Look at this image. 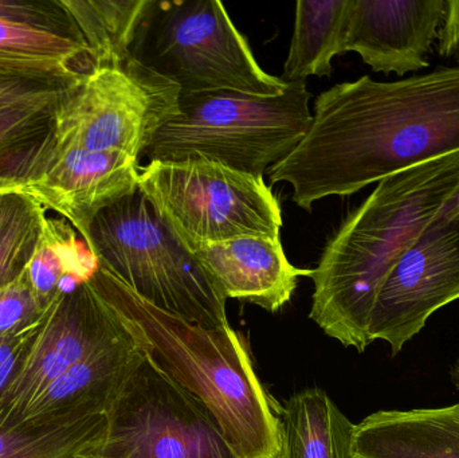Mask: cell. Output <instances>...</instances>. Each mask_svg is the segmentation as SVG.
I'll return each mask as SVG.
<instances>
[{
  "mask_svg": "<svg viewBox=\"0 0 459 458\" xmlns=\"http://www.w3.org/2000/svg\"><path fill=\"white\" fill-rule=\"evenodd\" d=\"M459 152V65L394 82L368 75L318 94L301 142L269 169L312 210L372 183Z\"/></svg>",
  "mask_w": 459,
  "mask_h": 458,
  "instance_id": "cell-1",
  "label": "cell"
},
{
  "mask_svg": "<svg viewBox=\"0 0 459 458\" xmlns=\"http://www.w3.org/2000/svg\"><path fill=\"white\" fill-rule=\"evenodd\" d=\"M459 201V152L377 183L333 234L313 269L310 319L342 346L366 351L369 317L399 258Z\"/></svg>",
  "mask_w": 459,
  "mask_h": 458,
  "instance_id": "cell-2",
  "label": "cell"
},
{
  "mask_svg": "<svg viewBox=\"0 0 459 458\" xmlns=\"http://www.w3.org/2000/svg\"><path fill=\"white\" fill-rule=\"evenodd\" d=\"M89 282L151 363L209 409L238 457H278L280 417L239 333L161 311L100 265Z\"/></svg>",
  "mask_w": 459,
  "mask_h": 458,
  "instance_id": "cell-3",
  "label": "cell"
},
{
  "mask_svg": "<svg viewBox=\"0 0 459 458\" xmlns=\"http://www.w3.org/2000/svg\"><path fill=\"white\" fill-rule=\"evenodd\" d=\"M310 97L307 81H291L274 97L180 91L179 115L159 129L142 156L148 161L206 159L264 177L309 129Z\"/></svg>",
  "mask_w": 459,
  "mask_h": 458,
  "instance_id": "cell-4",
  "label": "cell"
},
{
  "mask_svg": "<svg viewBox=\"0 0 459 458\" xmlns=\"http://www.w3.org/2000/svg\"><path fill=\"white\" fill-rule=\"evenodd\" d=\"M86 244L101 268L156 308L230 328L228 298L140 188L97 215Z\"/></svg>",
  "mask_w": 459,
  "mask_h": 458,
  "instance_id": "cell-5",
  "label": "cell"
},
{
  "mask_svg": "<svg viewBox=\"0 0 459 458\" xmlns=\"http://www.w3.org/2000/svg\"><path fill=\"white\" fill-rule=\"evenodd\" d=\"M129 54L182 93L230 91L280 96L288 88L256 62L218 0H150Z\"/></svg>",
  "mask_w": 459,
  "mask_h": 458,
  "instance_id": "cell-6",
  "label": "cell"
},
{
  "mask_svg": "<svg viewBox=\"0 0 459 458\" xmlns=\"http://www.w3.org/2000/svg\"><path fill=\"white\" fill-rule=\"evenodd\" d=\"M139 188L188 247L247 236L280 237L282 212L264 177L206 159L150 161Z\"/></svg>",
  "mask_w": 459,
  "mask_h": 458,
  "instance_id": "cell-7",
  "label": "cell"
},
{
  "mask_svg": "<svg viewBox=\"0 0 459 458\" xmlns=\"http://www.w3.org/2000/svg\"><path fill=\"white\" fill-rule=\"evenodd\" d=\"M179 96L177 85L132 56L120 66H93L54 108V148L140 159L159 129L179 115Z\"/></svg>",
  "mask_w": 459,
  "mask_h": 458,
  "instance_id": "cell-8",
  "label": "cell"
},
{
  "mask_svg": "<svg viewBox=\"0 0 459 458\" xmlns=\"http://www.w3.org/2000/svg\"><path fill=\"white\" fill-rule=\"evenodd\" d=\"M97 458H239L209 409L143 354L108 405Z\"/></svg>",
  "mask_w": 459,
  "mask_h": 458,
  "instance_id": "cell-9",
  "label": "cell"
},
{
  "mask_svg": "<svg viewBox=\"0 0 459 458\" xmlns=\"http://www.w3.org/2000/svg\"><path fill=\"white\" fill-rule=\"evenodd\" d=\"M457 300L459 201L425 229L383 282L369 317V341H385L396 357L437 311Z\"/></svg>",
  "mask_w": 459,
  "mask_h": 458,
  "instance_id": "cell-10",
  "label": "cell"
},
{
  "mask_svg": "<svg viewBox=\"0 0 459 458\" xmlns=\"http://www.w3.org/2000/svg\"><path fill=\"white\" fill-rule=\"evenodd\" d=\"M126 335L117 315L91 282L62 296L48 309L21 370L0 397V424H15L69 368Z\"/></svg>",
  "mask_w": 459,
  "mask_h": 458,
  "instance_id": "cell-11",
  "label": "cell"
},
{
  "mask_svg": "<svg viewBox=\"0 0 459 458\" xmlns=\"http://www.w3.org/2000/svg\"><path fill=\"white\" fill-rule=\"evenodd\" d=\"M139 159L123 152L51 148L24 190L88 242L100 212L139 188Z\"/></svg>",
  "mask_w": 459,
  "mask_h": 458,
  "instance_id": "cell-12",
  "label": "cell"
},
{
  "mask_svg": "<svg viewBox=\"0 0 459 458\" xmlns=\"http://www.w3.org/2000/svg\"><path fill=\"white\" fill-rule=\"evenodd\" d=\"M446 0H350L342 54H359L374 72L396 75L430 66Z\"/></svg>",
  "mask_w": 459,
  "mask_h": 458,
  "instance_id": "cell-13",
  "label": "cell"
},
{
  "mask_svg": "<svg viewBox=\"0 0 459 458\" xmlns=\"http://www.w3.org/2000/svg\"><path fill=\"white\" fill-rule=\"evenodd\" d=\"M228 298L277 312L290 300L299 277L313 269L291 265L281 237L247 236L191 247Z\"/></svg>",
  "mask_w": 459,
  "mask_h": 458,
  "instance_id": "cell-14",
  "label": "cell"
},
{
  "mask_svg": "<svg viewBox=\"0 0 459 458\" xmlns=\"http://www.w3.org/2000/svg\"><path fill=\"white\" fill-rule=\"evenodd\" d=\"M142 357V350L129 333L100 347L50 385L13 425L105 413L121 382Z\"/></svg>",
  "mask_w": 459,
  "mask_h": 458,
  "instance_id": "cell-15",
  "label": "cell"
},
{
  "mask_svg": "<svg viewBox=\"0 0 459 458\" xmlns=\"http://www.w3.org/2000/svg\"><path fill=\"white\" fill-rule=\"evenodd\" d=\"M353 458H459V403L371 414L355 425Z\"/></svg>",
  "mask_w": 459,
  "mask_h": 458,
  "instance_id": "cell-16",
  "label": "cell"
},
{
  "mask_svg": "<svg viewBox=\"0 0 459 458\" xmlns=\"http://www.w3.org/2000/svg\"><path fill=\"white\" fill-rule=\"evenodd\" d=\"M91 67L80 40L0 21V77L72 83Z\"/></svg>",
  "mask_w": 459,
  "mask_h": 458,
  "instance_id": "cell-17",
  "label": "cell"
},
{
  "mask_svg": "<svg viewBox=\"0 0 459 458\" xmlns=\"http://www.w3.org/2000/svg\"><path fill=\"white\" fill-rule=\"evenodd\" d=\"M278 414L277 458H353L355 425L323 390L297 393Z\"/></svg>",
  "mask_w": 459,
  "mask_h": 458,
  "instance_id": "cell-18",
  "label": "cell"
},
{
  "mask_svg": "<svg viewBox=\"0 0 459 458\" xmlns=\"http://www.w3.org/2000/svg\"><path fill=\"white\" fill-rule=\"evenodd\" d=\"M99 269L91 247L64 218H46L26 272L35 295L46 308L91 281Z\"/></svg>",
  "mask_w": 459,
  "mask_h": 458,
  "instance_id": "cell-19",
  "label": "cell"
},
{
  "mask_svg": "<svg viewBox=\"0 0 459 458\" xmlns=\"http://www.w3.org/2000/svg\"><path fill=\"white\" fill-rule=\"evenodd\" d=\"M105 428V413L0 424V458H97Z\"/></svg>",
  "mask_w": 459,
  "mask_h": 458,
  "instance_id": "cell-20",
  "label": "cell"
},
{
  "mask_svg": "<svg viewBox=\"0 0 459 458\" xmlns=\"http://www.w3.org/2000/svg\"><path fill=\"white\" fill-rule=\"evenodd\" d=\"M350 0H299L282 80L331 77L332 59L342 56Z\"/></svg>",
  "mask_w": 459,
  "mask_h": 458,
  "instance_id": "cell-21",
  "label": "cell"
},
{
  "mask_svg": "<svg viewBox=\"0 0 459 458\" xmlns=\"http://www.w3.org/2000/svg\"><path fill=\"white\" fill-rule=\"evenodd\" d=\"M93 66H120L150 0H58Z\"/></svg>",
  "mask_w": 459,
  "mask_h": 458,
  "instance_id": "cell-22",
  "label": "cell"
},
{
  "mask_svg": "<svg viewBox=\"0 0 459 458\" xmlns=\"http://www.w3.org/2000/svg\"><path fill=\"white\" fill-rule=\"evenodd\" d=\"M54 109L0 110V187H24L53 148Z\"/></svg>",
  "mask_w": 459,
  "mask_h": 458,
  "instance_id": "cell-23",
  "label": "cell"
},
{
  "mask_svg": "<svg viewBox=\"0 0 459 458\" xmlns=\"http://www.w3.org/2000/svg\"><path fill=\"white\" fill-rule=\"evenodd\" d=\"M48 212L24 187L0 193V289L31 261Z\"/></svg>",
  "mask_w": 459,
  "mask_h": 458,
  "instance_id": "cell-24",
  "label": "cell"
},
{
  "mask_svg": "<svg viewBox=\"0 0 459 458\" xmlns=\"http://www.w3.org/2000/svg\"><path fill=\"white\" fill-rule=\"evenodd\" d=\"M50 308L40 303L24 271L15 281L0 289V338L32 330L42 323Z\"/></svg>",
  "mask_w": 459,
  "mask_h": 458,
  "instance_id": "cell-25",
  "label": "cell"
},
{
  "mask_svg": "<svg viewBox=\"0 0 459 458\" xmlns=\"http://www.w3.org/2000/svg\"><path fill=\"white\" fill-rule=\"evenodd\" d=\"M0 21L48 30L65 37L74 38L81 42L72 21L67 16L66 11L59 4L58 0H48V2L0 0Z\"/></svg>",
  "mask_w": 459,
  "mask_h": 458,
  "instance_id": "cell-26",
  "label": "cell"
},
{
  "mask_svg": "<svg viewBox=\"0 0 459 458\" xmlns=\"http://www.w3.org/2000/svg\"><path fill=\"white\" fill-rule=\"evenodd\" d=\"M72 83L0 77V110L10 108L54 109Z\"/></svg>",
  "mask_w": 459,
  "mask_h": 458,
  "instance_id": "cell-27",
  "label": "cell"
},
{
  "mask_svg": "<svg viewBox=\"0 0 459 458\" xmlns=\"http://www.w3.org/2000/svg\"><path fill=\"white\" fill-rule=\"evenodd\" d=\"M40 324L21 335L0 338V397L21 370L32 343L37 339Z\"/></svg>",
  "mask_w": 459,
  "mask_h": 458,
  "instance_id": "cell-28",
  "label": "cell"
},
{
  "mask_svg": "<svg viewBox=\"0 0 459 458\" xmlns=\"http://www.w3.org/2000/svg\"><path fill=\"white\" fill-rule=\"evenodd\" d=\"M438 53L442 58L459 64V0H446L444 23L438 37Z\"/></svg>",
  "mask_w": 459,
  "mask_h": 458,
  "instance_id": "cell-29",
  "label": "cell"
},
{
  "mask_svg": "<svg viewBox=\"0 0 459 458\" xmlns=\"http://www.w3.org/2000/svg\"><path fill=\"white\" fill-rule=\"evenodd\" d=\"M450 381H452L453 386L455 387V390L459 393V358L455 360V365L450 368Z\"/></svg>",
  "mask_w": 459,
  "mask_h": 458,
  "instance_id": "cell-30",
  "label": "cell"
},
{
  "mask_svg": "<svg viewBox=\"0 0 459 458\" xmlns=\"http://www.w3.org/2000/svg\"><path fill=\"white\" fill-rule=\"evenodd\" d=\"M13 188H21V187H0V193H4V191L13 190Z\"/></svg>",
  "mask_w": 459,
  "mask_h": 458,
  "instance_id": "cell-31",
  "label": "cell"
}]
</instances>
